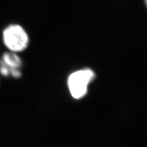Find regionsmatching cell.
I'll list each match as a JSON object with an SVG mask.
<instances>
[{
	"instance_id": "cell-1",
	"label": "cell",
	"mask_w": 147,
	"mask_h": 147,
	"mask_svg": "<svg viewBox=\"0 0 147 147\" xmlns=\"http://www.w3.org/2000/svg\"><path fill=\"white\" fill-rule=\"evenodd\" d=\"M1 39L8 51L18 54L25 51L30 44L28 34L24 27L18 24H10L4 28Z\"/></svg>"
},
{
	"instance_id": "cell-2",
	"label": "cell",
	"mask_w": 147,
	"mask_h": 147,
	"mask_svg": "<svg viewBox=\"0 0 147 147\" xmlns=\"http://www.w3.org/2000/svg\"><path fill=\"white\" fill-rule=\"evenodd\" d=\"M95 78V73L90 69H82L73 72L67 79V86L72 97L84 98L88 93L89 85Z\"/></svg>"
},
{
	"instance_id": "cell-3",
	"label": "cell",
	"mask_w": 147,
	"mask_h": 147,
	"mask_svg": "<svg viewBox=\"0 0 147 147\" xmlns=\"http://www.w3.org/2000/svg\"><path fill=\"white\" fill-rule=\"evenodd\" d=\"M23 63L18 53L4 52L0 57V76L20 79L22 75Z\"/></svg>"
}]
</instances>
